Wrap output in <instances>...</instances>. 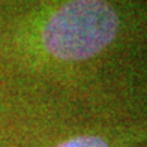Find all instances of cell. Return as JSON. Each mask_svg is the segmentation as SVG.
Returning a JSON list of instances; mask_svg holds the SVG:
<instances>
[{"instance_id":"6da1fadb","label":"cell","mask_w":147,"mask_h":147,"mask_svg":"<svg viewBox=\"0 0 147 147\" xmlns=\"http://www.w3.org/2000/svg\"><path fill=\"white\" fill-rule=\"evenodd\" d=\"M120 20L107 0H68L42 23V50L62 62H83L105 50L117 36Z\"/></svg>"},{"instance_id":"7a4b0ae2","label":"cell","mask_w":147,"mask_h":147,"mask_svg":"<svg viewBox=\"0 0 147 147\" xmlns=\"http://www.w3.org/2000/svg\"><path fill=\"white\" fill-rule=\"evenodd\" d=\"M56 147H110L108 143L96 135H81L74 137L66 141L57 144Z\"/></svg>"}]
</instances>
